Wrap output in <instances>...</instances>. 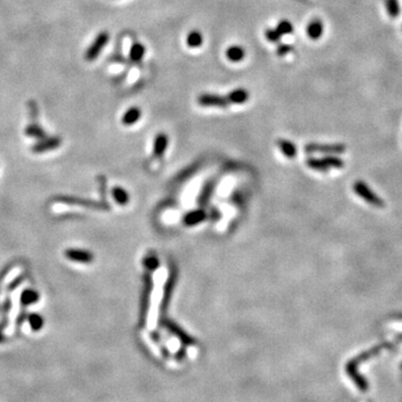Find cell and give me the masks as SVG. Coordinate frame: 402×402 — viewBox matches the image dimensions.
<instances>
[{
    "label": "cell",
    "mask_w": 402,
    "mask_h": 402,
    "mask_svg": "<svg viewBox=\"0 0 402 402\" xmlns=\"http://www.w3.org/2000/svg\"><path fill=\"white\" fill-rule=\"evenodd\" d=\"M353 191L359 195V197L362 198L364 201H367L368 204L373 206V207L383 208L386 206L385 201H383L377 193H374L373 191L369 188L368 184L364 183L363 181H356L354 183Z\"/></svg>",
    "instance_id": "6da1fadb"
},
{
    "label": "cell",
    "mask_w": 402,
    "mask_h": 402,
    "mask_svg": "<svg viewBox=\"0 0 402 402\" xmlns=\"http://www.w3.org/2000/svg\"><path fill=\"white\" fill-rule=\"evenodd\" d=\"M110 39V35L106 32H102L96 36V38L94 39V42L92 43V45L88 47L86 53H85V60L87 62L94 61L95 58L98 57V55L101 54L102 49L104 48L106 44H108Z\"/></svg>",
    "instance_id": "7a4b0ae2"
},
{
    "label": "cell",
    "mask_w": 402,
    "mask_h": 402,
    "mask_svg": "<svg viewBox=\"0 0 402 402\" xmlns=\"http://www.w3.org/2000/svg\"><path fill=\"white\" fill-rule=\"evenodd\" d=\"M306 152L308 153H330V154H338L344 153L346 146L344 145H316L311 143L305 146Z\"/></svg>",
    "instance_id": "3957f363"
},
{
    "label": "cell",
    "mask_w": 402,
    "mask_h": 402,
    "mask_svg": "<svg viewBox=\"0 0 402 402\" xmlns=\"http://www.w3.org/2000/svg\"><path fill=\"white\" fill-rule=\"evenodd\" d=\"M198 103L202 106H217V108H227L230 104L227 96H221L218 94L205 93L198 97Z\"/></svg>",
    "instance_id": "277c9868"
},
{
    "label": "cell",
    "mask_w": 402,
    "mask_h": 402,
    "mask_svg": "<svg viewBox=\"0 0 402 402\" xmlns=\"http://www.w3.org/2000/svg\"><path fill=\"white\" fill-rule=\"evenodd\" d=\"M61 145V139L60 138H49L46 140H43L39 143H36V145L32 146V151L36 153H43L46 152V151L56 149Z\"/></svg>",
    "instance_id": "5b68a950"
},
{
    "label": "cell",
    "mask_w": 402,
    "mask_h": 402,
    "mask_svg": "<svg viewBox=\"0 0 402 402\" xmlns=\"http://www.w3.org/2000/svg\"><path fill=\"white\" fill-rule=\"evenodd\" d=\"M227 98L229 103H234V104H242L248 101L249 98V93L247 92L245 88H237V90H234L228 93Z\"/></svg>",
    "instance_id": "8992f818"
},
{
    "label": "cell",
    "mask_w": 402,
    "mask_h": 402,
    "mask_svg": "<svg viewBox=\"0 0 402 402\" xmlns=\"http://www.w3.org/2000/svg\"><path fill=\"white\" fill-rule=\"evenodd\" d=\"M307 34L311 39H319L323 34V24L319 19L313 20L307 27Z\"/></svg>",
    "instance_id": "52a82bcc"
},
{
    "label": "cell",
    "mask_w": 402,
    "mask_h": 402,
    "mask_svg": "<svg viewBox=\"0 0 402 402\" xmlns=\"http://www.w3.org/2000/svg\"><path fill=\"white\" fill-rule=\"evenodd\" d=\"M227 57L231 62H241L245 57V50L241 46H231L227 49Z\"/></svg>",
    "instance_id": "ba28073f"
},
{
    "label": "cell",
    "mask_w": 402,
    "mask_h": 402,
    "mask_svg": "<svg viewBox=\"0 0 402 402\" xmlns=\"http://www.w3.org/2000/svg\"><path fill=\"white\" fill-rule=\"evenodd\" d=\"M140 116H141V111H140L139 108H136V106H133V108L129 109L127 112H125L122 122L127 125H131L135 123L136 121L140 119Z\"/></svg>",
    "instance_id": "9c48e42d"
},
{
    "label": "cell",
    "mask_w": 402,
    "mask_h": 402,
    "mask_svg": "<svg viewBox=\"0 0 402 402\" xmlns=\"http://www.w3.org/2000/svg\"><path fill=\"white\" fill-rule=\"evenodd\" d=\"M145 47L142 45L141 43H134L131 47L130 50V57L132 61L140 62L145 56Z\"/></svg>",
    "instance_id": "30bf717a"
},
{
    "label": "cell",
    "mask_w": 402,
    "mask_h": 402,
    "mask_svg": "<svg viewBox=\"0 0 402 402\" xmlns=\"http://www.w3.org/2000/svg\"><path fill=\"white\" fill-rule=\"evenodd\" d=\"M25 133L26 135L32 136V138H36V139H44L46 135L45 131H44L38 124H35V123L28 125V127L26 128Z\"/></svg>",
    "instance_id": "8fae6325"
},
{
    "label": "cell",
    "mask_w": 402,
    "mask_h": 402,
    "mask_svg": "<svg viewBox=\"0 0 402 402\" xmlns=\"http://www.w3.org/2000/svg\"><path fill=\"white\" fill-rule=\"evenodd\" d=\"M38 298H39L38 293L32 289H27V290H25L23 295H21L20 301H21V304L27 306V305H32V303H35V302L38 301Z\"/></svg>",
    "instance_id": "7c38bea8"
},
{
    "label": "cell",
    "mask_w": 402,
    "mask_h": 402,
    "mask_svg": "<svg viewBox=\"0 0 402 402\" xmlns=\"http://www.w3.org/2000/svg\"><path fill=\"white\" fill-rule=\"evenodd\" d=\"M187 44H188V46L191 47V48H197V47H200L202 44V36L200 32L197 31L191 32L187 37Z\"/></svg>",
    "instance_id": "4fadbf2b"
},
{
    "label": "cell",
    "mask_w": 402,
    "mask_h": 402,
    "mask_svg": "<svg viewBox=\"0 0 402 402\" xmlns=\"http://www.w3.org/2000/svg\"><path fill=\"white\" fill-rule=\"evenodd\" d=\"M66 256H67L71 260H76V261H83V263H86V261L91 260L88 259L90 255L85 252H79V250L74 249H68L66 252Z\"/></svg>",
    "instance_id": "5bb4252c"
},
{
    "label": "cell",
    "mask_w": 402,
    "mask_h": 402,
    "mask_svg": "<svg viewBox=\"0 0 402 402\" xmlns=\"http://www.w3.org/2000/svg\"><path fill=\"white\" fill-rule=\"evenodd\" d=\"M307 165L309 168L314 169V170H316V171L326 172L327 170H329V167H327L325 162L323 161V159L309 158V159H307Z\"/></svg>",
    "instance_id": "9a60e30c"
},
{
    "label": "cell",
    "mask_w": 402,
    "mask_h": 402,
    "mask_svg": "<svg viewBox=\"0 0 402 402\" xmlns=\"http://www.w3.org/2000/svg\"><path fill=\"white\" fill-rule=\"evenodd\" d=\"M279 146L285 156L289 158H294L296 156V146H295L292 142L286 141V140H280L278 142Z\"/></svg>",
    "instance_id": "2e32d148"
},
{
    "label": "cell",
    "mask_w": 402,
    "mask_h": 402,
    "mask_svg": "<svg viewBox=\"0 0 402 402\" xmlns=\"http://www.w3.org/2000/svg\"><path fill=\"white\" fill-rule=\"evenodd\" d=\"M29 324H31V327L34 332L39 331L44 325V320L43 317L38 314H32L28 317Z\"/></svg>",
    "instance_id": "e0dca14e"
},
{
    "label": "cell",
    "mask_w": 402,
    "mask_h": 402,
    "mask_svg": "<svg viewBox=\"0 0 402 402\" xmlns=\"http://www.w3.org/2000/svg\"><path fill=\"white\" fill-rule=\"evenodd\" d=\"M323 161L325 162L326 165L329 168L340 169V168L344 167V162H343V160H341V159L338 158V157H333V156L326 157V158L323 159Z\"/></svg>",
    "instance_id": "ac0fdd59"
},
{
    "label": "cell",
    "mask_w": 402,
    "mask_h": 402,
    "mask_svg": "<svg viewBox=\"0 0 402 402\" xmlns=\"http://www.w3.org/2000/svg\"><path fill=\"white\" fill-rule=\"evenodd\" d=\"M278 31V32L280 35H285V34H290V32H293V26L292 24L289 23V20H282L280 23L278 24L277 28H276Z\"/></svg>",
    "instance_id": "d6986e66"
},
{
    "label": "cell",
    "mask_w": 402,
    "mask_h": 402,
    "mask_svg": "<svg viewBox=\"0 0 402 402\" xmlns=\"http://www.w3.org/2000/svg\"><path fill=\"white\" fill-rule=\"evenodd\" d=\"M386 8H388L390 16L397 17L399 14V5H398L397 0H386Z\"/></svg>",
    "instance_id": "ffe728a7"
},
{
    "label": "cell",
    "mask_w": 402,
    "mask_h": 402,
    "mask_svg": "<svg viewBox=\"0 0 402 402\" xmlns=\"http://www.w3.org/2000/svg\"><path fill=\"white\" fill-rule=\"evenodd\" d=\"M265 35H266V38L271 42H278L280 39V34L278 32L277 29H267L265 32Z\"/></svg>",
    "instance_id": "44dd1931"
},
{
    "label": "cell",
    "mask_w": 402,
    "mask_h": 402,
    "mask_svg": "<svg viewBox=\"0 0 402 402\" xmlns=\"http://www.w3.org/2000/svg\"><path fill=\"white\" fill-rule=\"evenodd\" d=\"M290 50H292V47L285 45V44H282V45H279L277 47V54L279 56H285V55L289 54Z\"/></svg>",
    "instance_id": "7402d4cb"
},
{
    "label": "cell",
    "mask_w": 402,
    "mask_h": 402,
    "mask_svg": "<svg viewBox=\"0 0 402 402\" xmlns=\"http://www.w3.org/2000/svg\"><path fill=\"white\" fill-rule=\"evenodd\" d=\"M6 341V338L3 337V334L1 333V331H0V343H3Z\"/></svg>",
    "instance_id": "603a6c76"
},
{
    "label": "cell",
    "mask_w": 402,
    "mask_h": 402,
    "mask_svg": "<svg viewBox=\"0 0 402 402\" xmlns=\"http://www.w3.org/2000/svg\"><path fill=\"white\" fill-rule=\"evenodd\" d=\"M393 317H396V319H401L402 320V313H398V314H394Z\"/></svg>",
    "instance_id": "cb8c5ba5"
}]
</instances>
